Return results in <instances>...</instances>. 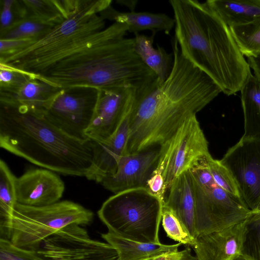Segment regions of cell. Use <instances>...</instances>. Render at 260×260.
<instances>
[{"instance_id":"obj_1","label":"cell","mask_w":260,"mask_h":260,"mask_svg":"<svg viewBox=\"0 0 260 260\" xmlns=\"http://www.w3.org/2000/svg\"><path fill=\"white\" fill-rule=\"evenodd\" d=\"M173 46L170 75L162 84L158 82L147 91L135 106L130 120L128 153L161 146L222 92L210 76L183 56L175 40Z\"/></svg>"},{"instance_id":"obj_2","label":"cell","mask_w":260,"mask_h":260,"mask_svg":"<svg viewBox=\"0 0 260 260\" xmlns=\"http://www.w3.org/2000/svg\"><path fill=\"white\" fill-rule=\"evenodd\" d=\"M127 32L126 24L114 22L37 77L61 88L153 85L158 81L157 76L135 51L134 38L125 37Z\"/></svg>"},{"instance_id":"obj_3","label":"cell","mask_w":260,"mask_h":260,"mask_svg":"<svg viewBox=\"0 0 260 260\" xmlns=\"http://www.w3.org/2000/svg\"><path fill=\"white\" fill-rule=\"evenodd\" d=\"M0 146L63 175L87 177L93 164L92 141L67 134L45 110L0 103Z\"/></svg>"},{"instance_id":"obj_4","label":"cell","mask_w":260,"mask_h":260,"mask_svg":"<svg viewBox=\"0 0 260 260\" xmlns=\"http://www.w3.org/2000/svg\"><path fill=\"white\" fill-rule=\"evenodd\" d=\"M175 38L183 56L210 76L222 92L240 91L250 68L228 26L206 2L171 0Z\"/></svg>"},{"instance_id":"obj_5","label":"cell","mask_w":260,"mask_h":260,"mask_svg":"<svg viewBox=\"0 0 260 260\" xmlns=\"http://www.w3.org/2000/svg\"><path fill=\"white\" fill-rule=\"evenodd\" d=\"M112 0H80L76 9L47 34L0 63L37 77L49 66L82 46L93 34L105 28L99 13L110 7Z\"/></svg>"},{"instance_id":"obj_6","label":"cell","mask_w":260,"mask_h":260,"mask_svg":"<svg viewBox=\"0 0 260 260\" xmlns=\"http://www.w3.org/2000/svg\"><path fill=\"white\" fill-rule=\"evenodd\" d=\"M164 202L145 187L115 193L98 211L108 232L144 243H160L158 231Z\"/></svg>"},{"instance_id":"obj_7","label":"cell","mask_w":260,"mask_h":260,"mask_svg":"<svg viewBox=\"0 0 260 260\" xmlns=\"http://www.w3.org/2000/svg\"><path fill=\"white\" fill-rule=\"evenodd\" d=\"M93 216L91 210L70 201L41 207L17 203L7 231L15 245L37 251L44 240L60 230L71 224H89Z\"/></svg>"},{"instance_id":"obj_8","label":"cell","mask_w":260,"mask_h":260,"mask_svg":"<svg viewBox=\"0 0 260 260\" xmlns=\"http://www.w3.org/2000/svg\"><path fill=\"white\" fill-rule=\"evenodd\" d=\"M210 155L208 142L194 115L160 146L159 157L151 175L164 179L166 197L176 178L201 159Z\"/></svg>"},{"instance_id":"obj_9","label":"cell","mask_w":260,"mask_h":260,"mask_svg":"<svg viewBox=\"0 0 260 260\" xmlns=\"http://www.w3.org/2000/svg\"><path fill=\"white\" fill-rule=\"evenodd\" d=\"M192 179L197 238L242 222L251 212L241 198L227 192L214 179L200 185Z\"/></svg>"},{"instance_id":"obj_10","label":"cell","mask_w":260,"mask_h":260,"mask_svg":"<svg viewBox=\"0 0 260 260\" xmlns=\"http://www.w3.org/2000/svg\"><path fill=\"white\" fill-rule=\"evenodd\" d=\"M37 251L45 260H119L114 247L91 239L77 224L68 225L47 238Z\"/></svg>"},{"instance_id":"obj_11","label":"cell","mask_w":260,"mask_h":260,"mask_svg":"<svg viewBox=\"0 0 260 260\" xmlns=\"http://www.w3.org/2000/svg\"><path fill=\"white\" fill-rule=\"evenodd\" d=\"M98 89L85 86L62 88L45 111L49 118L70 135L88 139L85 132L95 110Z\"/></svg>"},{"instance_id":"obj_12","label":"cell","mask_w":260,"mask_h":260,"mask_svg":"<svg viewBox=\"0 0 260 260\" xmlns=\"http://www.w3.org/2000/svg\"><path fill=\"white\" fill-rule=\"evenodd\" d=\"M231 173L251 211L260 202V139L242 136L219 160Z\"/></svg>"},{"instance_id":"obj_13","label":"cell","mask_w":260,"mask_h":260,"mask_svg":"<svg viewBox=\"0 0 260 260\" xmlns=\"http://www.w3.org/2000/svg\"><path fill=\"white\" fill-rule=\"evenodd\" d=\"M156 83L143 88L113 87L98 89L94 114L85 132L86 138L98 142L107 139L115 132L126 111Z\"/></svg>"},{"instance_id":"obj_14","label":"cell","mask_w":260,"mask_h":260,"mask_svg":"<svg viewBox=\"0 0 260 260\" xmlns=\"http://www.w3.org/2000/svg\"><path fill=\"white\" fill-rule=\"evenodd\" d=\"M159 155V148H152L124 155L119 158L115 173L105 177L101 183L114 194L132 188L146 187Z\"/></svg>"},{"instance_id":"obj_15","label":"cell","mask_w":260,"mask_h":260,"mask_svg":"<svg viewBox=\"0 0 260 260\" xmlns=\"http://www.w3.org/2000/svg\"><path fill=\"white\" fill-rule=\"evenodd\" d=\"M17 203L44 206L58 202L65 186L57 173L46 169L28 170L16 178Z\"/></svg>"},{"instance_id":"obj_16","label":"cell","mask_w":260,"mask_h":260,"mask_svg":"<svg viewBox=\"0 0 260 260\" xmlns=\"http://www.w3.org/2000/svg\"><path fill=\"white\" fill-rule=\"evenodd\" d=\"M136 103L126 111L115 132L107 139L102 142L91 141L93 164L86 177L88 180L101 183L105 177L115 173L119 158L128 153L130 120Z\"/></svg>"},{"instance_id":"obj_17","label":"cell","mask_w":260,"mask_h":260,"mask_svg":"<svg viewBox=\"0 0 260 260\" xmlns=\"http://www.w3.org/2000/svg\"><path fill=\"white\" fill-rule=\"evenodd\" d=\"M244 221L199 236L192 246L199 260H234L241 255Z\"/></svg>"},{"instance_id":"obj_18","label":"cell","mask_w":260,"mask_h":260,"mask_svg":"<svg viewBox=\"0 0 260 260\" xmlns=\"http://www.w3.org/2000/svg\"><path fill=\"white\" fill-rule=\"evenodd\" d=\"M164 204L173 210L196 239L195 193L189 170L174 180L167 194Z\"/></svg>"},{"instance_id":"obj_19","label":"cell","mask_w":260,"mask_h":260,"mask_svg":"<svg viewBox=\"0 0 260 260\" xmlns=\"http://www.w3.org/2000/svg\"><path fill=\"white\" fill-rule=\"evenodd\" d=\"M61 89L35 77L16 89L0 91V103L45 111Z\"/></svg>"},{"instance_id":"obj_20","label":"cell","mask_w":260,"mask_h":260,"mask_svg":"<svg viewBox=\"0 0 260 260\" xmlns=\"http://www.w3.org/2000/svg\"><path fill=\"white\" fill-rule=\"evenodd\" d=\"M105 20L126 24L127 31L134 34L144 30H150L153 33L164 31L169 35L175 26L174 19L164 13L149 12H119L110 6L100 13Z\"/></svg>"},{"instance_id":"obj_21","label":"cell","mask_w":260,"mask_h":260,"mask_svg":"<svg viewBox=\"0 0 260 260\" xmlns=\"http://www.w3.org/2000/svg\"><path fill=\"white\" fill-rule=\"evenodd\" d=\"M101 236L117 250L119 260H143L154 258L162 254L178 251L181 245L144 243L127 239L108 232Z\"/></svg>"},{"instance_id":"obj_22","label":"cell","mask_w":260,"mask_h":260,"mask_svg":"<svg viewBox=\"0 0 260 260\" xmlns=\"http://www.w3.org/2000/svg\"><path fill=\"white\" fill-rule=\"evenodd\" d=\"M208 6L229 27L260 17V0H208Z\"/></svg>"},{"instance_id":"obj_23","label":"cell","mask_w":260,"mask_h":260,"mask_svg":"<svg viewBox=\"0 0 260 260\" xmlns=\"http://www.w3.org/2000/svg\"><path fill=\"white\" fill-rule=\"evenodd\" d=\"M135 34L134 49L143 62L157 76L159 85L170 75L173 64V54H169L161 47L153 46L155 33L150 36Z\"/></svg>"},{"instance_id":"obj_24","label":"cell","mask_w":260,"mask_h":260,"mask_svg":"<svg viewBox=\"0 0 260 260\" xmlns=\"http://www.w3.org/2000/svg\"><path fill=\"white\" fill-rule=\"evenodd\" d=\"M244 137L260 139V78L252 74L240 90Z\"/></svg>"},{"instance_id":"obj_25","label":"cell","mask_w":260,"mask_h":260,"mask_svg":"<svg viewBox=\"0 0 260 260\" xmlns=\"http://www.w3.org/2000/svg\"><path fill=\"white\" fill-rule=\"evenodd\" d=\"M27 17L56 26L68 18L60 0H22Z\"/></svg>"},{"instance_id":"obj_26","label":"cell","mask_w":260,"mask_h":260,"mask_svg":"<svg viewBox=\"0 0 260 260\" xmlns=\"http://www.w3.org/2000/svg\"><path fill=\"white\" fill-rule=\"evenodd\" d=\"M241 52L247 58L260 55V17L243 25L230 27Z\"/></svg>"},{"instance_id":"obj_27","label":"cell","mask_w":260,"mask_h":260,"mask_svg":"<svg viewBox=\"0 0 260 260\" xmlns=\"http://www.w3.org/2000/svg\"><path fill=\"white\" fill-rule=\"evenodd\" d=\"M17 177L6 163L0 160V217L10 219L17 203L16 181Z\"/></svg>"},{"instance_id":"obj_28","label":"cell","mask_w":260,"mask_h":260,"mask_svg":"<svg viewBox=\"0 0 260 260\" xmlns=\"http://www.w3.org/2000/svg\"><path fill=\"white\" fill-rule=\"evenodd\" d=\"M241 255L248 260H260V212L252 211L244 221Z\"/></svg>"},{"instance_id":"obj_29","label":"cell","mask_w":260,"mask_h":260,"mask_svg":"<svg viewBox=\"0 0 260 260\" xmlns=\"http://www.w3.org/2000/svg\"><path fill=\"white\" fill-rule=\"evenodd\" d=\"M54 26L36 19L27 17L1 36L0 39L30 38L39 40L47 34Z\"/></svg>"},{"instance_id":"obj_30","label":"cell","mask_w":260,"mask_h":260,"mask_svg":"<svg viewBox=\"0 0 260 260\" xmlns=\"http://www.w3.org/2000/svg\"><path fill=\"white\" fill-rule=\"evenodd\" d=\"M162 225L167 236L181 244L192 246L196 241L175 213L164 203Z\"/></svg>"},{"instance_id":"obj_31","label":"cell","mask_w":260,"mask_h":260,"mask_svg":"<svg viewBox=\"0 0 260 260\" xmlns=\"http://www.w3.org/2000/svg\"><path fill=\"white\" fill-rule=\"evenodd\" d=\"M0 36L27 17L22 0H0Z\"/></svg>"},{"instance_id":"obj_32","label":"cell","mask_w":260,"mask_h":260,"mask_svg":"<svg viewBox=\"0 0 260 260\" xmlns=\"http://www.w3.org/2000/svg\"><path fill=\"white\" fill-rule=\"evenodd\" d=\"M207 164L215 182L227 192L241 198L237 183L230 171L212 156L208 158Z\"/></svg>"},{"instance_id":"obj_33","label":"cell","mask_w":260,"mask_h":260,"mask_svg":"<svg viewBox=\"0 0 260 260\" xmlns=\"http://www.w3.org/2000/svg\"><path fill=\"white\" fill-rule=\"evenodd\" d=\"M35 77L25 71L0 63V91L16 89Z\"/></svg>"},{"instance_id":"obj_34","label":"cell","mask_w":260,"mask_h":260,"mask_svg":"<svg viewBox=\"0 0 260 260\" xmlns=\"http://www.w3.org/2000/svg\"><path fill=\"white\" fill-rule=\"evenodd\" d=\"M0 260H45L36 250L18 247L8 239H0Z\"/></svg>"},{"instance_id":"obj_35","label":"cell","mask_w":260,"mask_h":260,"mask_svg":"<svg viewBox=\"0 0 260 260\" xmlns=\"http://www.w3.org/2000/svg\"><path fill=\"white\" fill-rule=\"evenodd\" d=\"M38 40L35 39H0V59H4L27 48Z\"/></svg>"},{"instance_id":"obj_36","label":"cell","mask_w":260,"mask_h":260,"mask_svg":"<svg viewBox=\"0 0 260 260\" xmlns=\"http://www.w3.org/2000/svg\"><path fill=\"white\" fill-rule=\"evenodd\" d=\"M153 260H199L193 256L191 250L187 248L183 250L173 251L162 254L153 258Z\"/></svg>"},{"instance_id":"obj_37","label":"cell","mask_w":260,"mask_h":260,"mask_svg":"<svg viewBox=\"0 0 260 260\" xmlns=\"http://www.w3.org/2000/svg\"><path fill=\"white\" fill-rule=\"evenodd\" d=\"M247 62L253 71L254 75L260 78V55L247 58Z\"/></svg>"},{"instance_id":"obj_38","label":"cell","mask_w":260,"mask_h":260,"mask_svg":"<svg viewBox=\"0 0 260 260\" xmlns=\"http://www.w3.org/2000/svg\"><path fill=\"white\" fill-rule=\"evenodd\" d=\"M116 2L119 5L127 7L130 12H134L138 0H117Z\"/></svg>"},{"instance_id":"obj_39","label":"cell","mask_w":260,"mask_h":260,"mask_svg":"<svg viewBox=\"0 0 260 260\" xmlns=\"http://www.w3.org/2000/svg\"><path fill=\"white\" fill-rule=\"evenodd\" d=\"M234 260H248L245 257H244L242 255H239L238 256H237L234 259Z\"/></svg>"},{"instance_id":"obj_40","label":"cell","mask_w":260,"mask_h":260,"mask_svg":"<svg viewBox=\"0 0 260 260\" xmlns=\"http://www.w3.org/2000/svg\"><path fill=\"white\" fill-rule=\"evenodd\" d=\"M255 211V212H260V202L256 208V209L254 211Z\"/></svg>"},{"instance_id":"obj_41","label":"cell","mask_w":260,"mask_h":260,"mask_svg":"<svg viewBox=\"0 0 260 260\" xmlns=\"http://www.w3.org/2000/svg\"><path fill=\"white\" fill-rule=\"evenodd\" d=\"M143 260H153V258H149V259H145Z\"/></svg>"}]
</instances>
